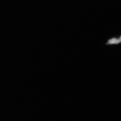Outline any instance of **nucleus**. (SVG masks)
<instances>
[{
    "instance_id": "obj_1",
    "label": "nucleus",
    "mask_w": 121,
    "mask_h": 121,
    "mask_svg": "<svg viewBox=\"0 0 121 121\" xmlns=\"http://www.w3.org/2000/svg\"><path fill=\"white\" fill-rule=\"evenodd\" d=\"M121 42V37L119 39L113 38L109 40L107 43V44H117Z\"/></svg>"
}]
</instances>
